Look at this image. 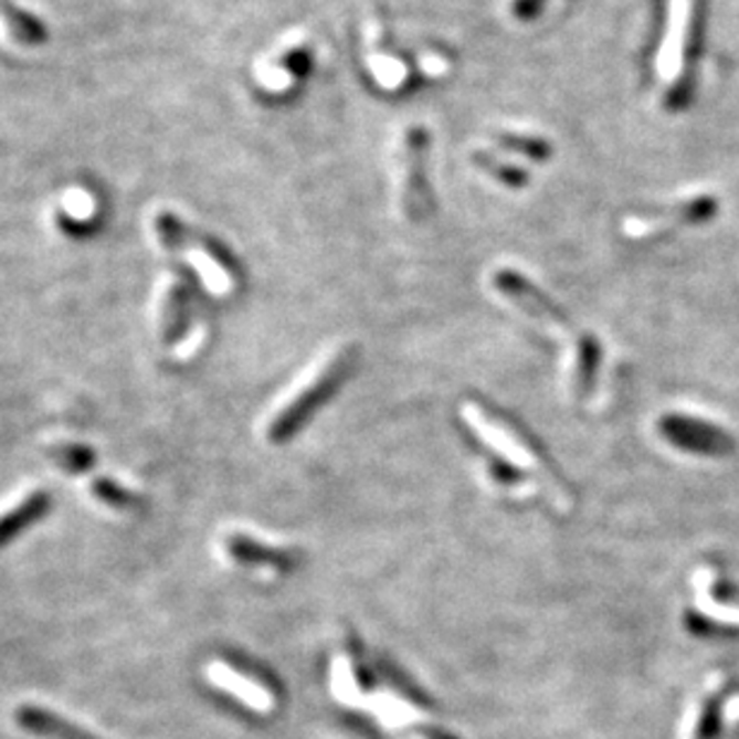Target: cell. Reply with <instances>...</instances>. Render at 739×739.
<instances>
[{"label": "cell", "mask_w": 739, "mask_h": 739, "mask_svg": "<svg viewBox=\"0 0 739 739\" xmlns=\"http://www.w3.org/2000/svg\"><path fill=\"white\" fill-rule=\"evenodd\" d=\"M473 163L481 166L485 173H490L495 180H499V183L507 186V188H521V186H526V180H528L524 169L497 159L495 155H490V151H481V149L473 151Z\"/></svg>", "instance_id": "obj_17"}, {"label": "cell", "mask_w": 739, "mask_h": 739, "mask_svg": "<svg viewBox=\"0 0 739 739\" xmlns=\"http://www.w3.org/2000/svg\"><path fill=\"white\" fill-rule=\"evenodd\" d=\"M15 722L22 730L44 739H96L92 732L82 730L77 725L67 722L61 716L39 706H20L15 710Z\"/></svg>", "instance_id": "obj_11"}, {"label": "cell", "mask_w": 739, "mask_h": 739, "mask_svg": "<svg viewBox=\"0 0 739 739\" xmlns=\"http://www.w3.org/2000/svg\"><path fill=\"white\" fill-rule=\"evenodd\" d=\"M92 493L114 509H139V505H142V499L130 493L128 487H123L110 478H96L92 483Z\"/></svg>", "instance_id": "obj_18"}, {"label": "cell", "mask_w": 739, "mask_h": 739, "mask_svg": "<svg viewBox=\"0 0 739 739\" xmlns=\"http://www.w3.org/2000/svg\"><path fill=\"white\" fill-rule=\"evenodd\" d=\"M51 509V495L49 493H32L20 505L0 516V548L8 546L12 538H18L24 528H30L41 516H46Z\"/></svg>", "instance_id": "obj_12"}, {"label": "cell", "mask_w": 739, "mask_h": 739, "mask_svg": "<svg viewBox=\"0 0 739 739\" xmlns=\"http://www.w3.org/2000/svg\"><path fill=\"white\" fill-rule=\"evenodd\" d=\"M51 456L70 473H87L94 466L92 450L82 447V444H59V447H51Z\"/></svg>", "instance_id": "obj_19"}, {"label": "cell", "mask_w": 739, "mask_h": 739, "mask_svg": "<svg viewBox=\"0 0 739 739\" xmlns=\"http://www.w3.org/2000/svg\"><path fill=\"white\" fill-rule=\"evenodd\" d=\"M44 24L12 6H0V46L36 49L46 41Z\"/></svg>", "instance_id": "obj_10"}, {"label": "cell", "mask_w": 739, "mask_h": 739, "mask_svg": "<svg viewBox=\"0 0 739 739\" xmlns=\"http://www.w3.org/2000/svg\"><path fill=\"white\" fill-rule=\"evenodd\" d=\"M313 51L303 36H288L264 53L255 65L257 85L270 94H288L310 73Z\"/></svg>", "instance_id": "obj_2"}, {"label": "cell", "mask_w": 739, "mask_h": 739, "mask_svg": "<svg viewBox=\"0 0 739 739\" xmlns=\"http://www.w3.org/2000/svg\"><path fill=\"white\" fill-rule=\"evenodd\" d=\"M341 372V366L339 362H334V366L325 368L323 372L317 374V378L303 389V394H298L296 399H293L288 407L284 409V413L276 418V421L272 423L270 427V437L272 442H282L286 440L293 430H296L300 423H303V418L308 415V411L313 409V403L323 397L327 389L331 387V380H337V374Z\"/></svg>", "instance_id": "obj_7"}, {"label": "cell", "mask_w": 739, "mask_h": 739, "mask_svg": "<svg viewBox=\"0 0 739 739\" xmlns=\"http://www.w3.org/2000/svg\"><path fill=\"white\" fill-rule=\"evenodd\" d=\"M714 212V202L708 200H694L682 204L673 212L667 214H658V217H630L624 221V233L632 235V239H648V235H655L661 231H667L673 226L685 224V221H696V219H704Z\"/></svg>", "instance_id": "obj_9"}, {"label": "cell", "mask_w": 739, "mask_h": 739, "mask_svg": "<svg viewBox=\"0 0 739 739\" xmlns=\"http://www.w3.org/2000/svg\"><path fill=\"white\" fill-rule=\"evenodd\" d=\"M190 319V305H188V293L180 284L169 286L163 296L161 305V339L163 344H176L178 339L186 337Z\"/></svg>", "instance_id": "obj_14"}, {"label": "cell", "mask_w": 739, "mask_h": 739, "mask_svg": "<svg viewBox=\"0 0 739 739\" xmlns=\"http://www.w3.org/2000/svg\"><path fill=\"white\" fill-rule=\"evenodd\" d=\"M155 229L159 235V243L171 250V253L186 255L194 272L202 276V282L209 291L229 293L233 288V272L224 255L219 253L214 245H209L204 239L190 235V231L180 224L178 217L171 212H159L155 217Z\"/></svg>", "instance_id": "obj_1"}, {"label": "cell", "mask_w": 739, "mask_h": 739, "mask_svg": "<svg viewBox=\"0 0 739 739\" xmlns=\"http://www.w3.org/2000/svg\"><path fill=\"white\" fill-rule=\"evenodd\" d=\"M495 145L511 151V155L526 157L531 161H546L550 159V145L548 139L528 135V133H516V130H502L495 135Z\"/></svg>", "instance_id": "obj_15"}, {"label": "cell", "mask_w": 739, "mask_h": 739, "mask_svg": "<svg viewBox=\"0 0 739 739\" xmlns=\"http://www.w3.org/2000/svg\"><path fill=\"white\" fill-rule=\"evenodd\" d=\"M207 677L214 687L229 692L247 708L257 710V714H272L274 710V694L262 682H255L250 675L235 671L229 663H212L207 667Z\"/></svg>", "instance_id": "obj_6"}, {"label": "cell", "mask_w": 739, "mask_h": 739, "mask_svg": "<svg viewBox=\"0 0 739 739\" xmlns=\"http://www.w3.org/2000/svg\"><path fill=\"white\" fill-rule=\"evenodd\" d=\"M714 583H716V571L714 569H699L694 574V591H696V610L704 617L714 620L718 624L739 626V605H725L714 598Z\"/></svg>", "instance_id": "obj_13"}, {"label": "cell", "mask_w": 739, "mask_h": 739, "mask_svg": "<svg viewBox=\"0 0 739 739\" xmlns=\"http://www.w3.org/2000/svg\"><path fill=\"white\" fill-rule=\"evenodd\" d=\"M427 137L425 130L411 125L397 139V198L407 214H423L427 209V190L423 180V159H425Z\"/></svg>", "instance_id": "obj_3"}, {"label": "cell", "mask_w": 739, "mask_h": 739, "mask_svg": "<svg viewBox=\"0 0 739 739\" xmlns=\"http://www.w3.org/2000/svg\"><path fill=\"white\" fill-rule=\"evenodd\" d=\"M696 0H667L665 34L655 55V73L663 85H675L685 70V51L692 34Z\"/></svg>", "instance_id": "obj_4"}, {"label": "cell", "mask_w": 739, "mask_h": 739, "mask_svg": "<svg viewBox=\"0 0 739 739\" xmlns=\"http://www.w3.org/2000/svg\"><path fill=\"white\" fill-rule=\"evenodd\" d=\"M63 212L73 221H89L96 214V198L85 188H70L63 194Z\"/></svg>", "instance_id": "obj_20"}, {"label": "cell", "mask_w": 739, "mask_h": 739, "mask_svg": "<svg viewBox=\"0 0 739 739\" xmlns=\"http://www.w3.org/2000/svg\"><path fill=\"white\" fill-rule=\"evenodd\" d=\"M368 67L382 89H403L411 80V67L382 49L380 24H368Z\"/></svg>", "instance_id": "obj_8"}, {"label": "cell", "mask_w": 739, "mask_h": 739, "mask_svg": "<svg viewBox=\"0 0 739 739\" xmlns=\"http://www.w3.org/2000/svg\"><path fill=\"white\" fill-rule=\"evenodd\" d=\"M226 548H229L233 560H239L243 564H257V567H282L284 564L282 555L262 548L260 542H255L253 538H247V536H241V534L229 536Z\"/></svg>", "instance_id": "obj_16"}, {"label": "cell", "mask_w": 739, "mask_h": 739, "mask_svg": "<svg viewBox=\"0 0 739 739\" xmlns=\"http://www.w3.org/2000/svg\"><path fill=\"white\" fill-rule=\"evenodd\" d=\"M542 6H546V0H505V10L519 22L536 20L542 12Z\"/></svg>", "instance_id": "obj_21"}, {"label": "cell", "mask_w": 739, "mask_h": 739, "mask_svg": "<svg viewBox=\"0 0 739 739\" xmlns=\"http://www.w3.org/2000/svg\"><path fill=\"white\" fill-rule=\"evenodd\" d=\"M464 418L497 454L507 458L511 466L521 471H540L536 456L528 452V447H524L519 437H516L509 427L495 423L490 415H485L478 407H473V403H466L464 407Z\"/></svg>", "instance_id": "obj_5"}]
</instances>
